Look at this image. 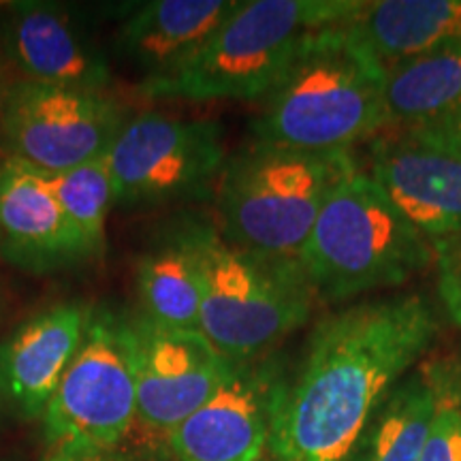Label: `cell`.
Segmentation results:
<instances>
[{
	"instance_id": "cell-1",
	"label": "cell",
	"mask_w": 461,
	"mask_h": 461,
	"mask_svg": "<svg viewBox=\"0 0 461 461\" xmlns=\"http://www.w3.org/2000/svg\"><path fill=\"white\" fill-rule=\"evenodd\" d=\"M440 321L420 293L370 297L325 314L274 414L276 461H350L378 408L423 359Z\"/></svg>"
},
{
	"instance_id": "cell-2",
	"label": "cell",
	"mask_w": 461,
	"mask_h": 461,
	"mask_svg": "<svg viewBox=\"0 0 461 461\" xmlns=\"http://www.w3.org/2000/svg\"><path fill=\"white\" fill-rule=\"evenodd\" d=\"M342 24L322 31L261 101L250 124L255 141L342 152L393 126L387 68Z\"/></svg>"
},
{
	"instance_id": "cell-3",
	"label": "cell",
	"mask_w": 461,
	"mask_h": 461,
	"mask_svg": "<svg viewBox=\"0 0 461 461\" xmlns=\"http://www.w3.org/2000/svg\"><path fill=\"white\" fill-rule=\"evenodd\" d=\"M177 233L199 269L201 333L227 361L272 355L310 321L319 297L299 258L244 250L205 221L184 222Z\"/></svg>"
},
{
	"instance_id": "cell-4",
	"label": "cell",
	"mask_w": 461,
	"mask_h": 461,
	"mask_svg": "<svg viewBox=\"0 0 461 461\" xmlns=\"http://www.w3.org/2000/svg\"><path fill=\"white\" fill-rule=\"evenodd\" d=\"M361 7V0H241L182 71L140 84L137 95L148 101H263L322 31Z\"/></svg>"
},
{
	"instance_id": "cell-5",
	"label": "cell",
	"mask_w": 461,
	"mask_h": 461,
	"mask_svg": "<svg viewBox=\"0 0 461 461\" xmlns=\"http://www.w3.org/2000/svg\"><path fill=\"white\" fill-rule=\"evenodd\" d=\"M322 302L402 286L434 265L431 240L370 176L357 169L330 194L299 255Z\"/></svg>"
},
{
	"instance_id": "cell-6",
	"label": "cell",
	"mask_w": 461,
	"mask_h": 461,
	"mask_svg": "<svg viewBox=\"0 0 461 461\" xmlns=\"http://www.w3.org/2000/svg\"><path fill=\"white\" fill-rule=\"evenodd\" d=\"M350 149L303 152L252 141L218 177L222 238L244 250L299 258L330 194L357 169Z\"/></svg>"
},
{
	"instance_id": "cell-7",
	"label": "cell",
	"mask_w": 461,
	"mask_h": 461,
	"mask_svg": "<svg viewBox=\"0 0 461 461\" xmlns=\"http://www.w3.org/2000/svg\"><path fill=\"white\" fill-rule=\"evenodd\" d=\"M48 461H71L113 451L137 425V391L129 314L92 305L84 342L45 406Z\"/></svg>"
},
{
	"instance_id": "cell-8",
	"label": "cell",
	"mask_w": 461,
	"mask_h": 461,
	"mask_svg": "<svg viewBox=\"0 0 461 461\" xmlns=\"http://www.w3.org/2000/svg\"><path fill=\"white\" fill-rule=\"evenodd\" d=\"M229 154L216 120L143 112L129 118L107 149L120 205H160L205 194Z\"/></svg>"
},
{
	"instance_id": "cell-9",
	"label": "cell",
	"mask_w": 461,
	"mask_h": 461,
	"mask_svg": "<svg viewBox=\"0 0 461 461\" xmlns=\"http://www.w3.org/2000/svg\"><path fill=\"white\" fill-rule=\"evenodd\" d=\"M129 113L107 95L17 82L0 103V135L9 158L60 173L101 157Z\"/></svg>"
},
{
	"instance_id": "cell-10",
	"label": "cell",
	"mask_w": 461,
	"mask_h": 461,
	"mask_svg": "<svg viewBox=\"0 0 461 461\" xmlns=\"http://www.w3.org/2000/svg\"><path fill=\"white\" fill-rule=\"evenodd\" d=\"M286 380L278 353L230 363L214 393L165 436L167 442L184 461L263 459Z\"/></svg>"
},
{
	"instance_id": "cell-11",
	"label": "cell",
	"mask_w": 461,
	"mask_h": 461,
	"mask_svg": "<svg viewBox=\"0 0 461 461\" xmlns=\"http://www.w3.org/2000/svg\"><path fill=\"white\" fill-rule=\"evenodd\" d=\"M129 322L137 425L149 436H167L214 393L230 361L201 331L160 327L140 310Z\"/></svg>"
},
{
	"instance_id": "cell-12",
	"label": "cell",
	"mask_w": 461,
	"mask_h": 461,
	"mask_svg": "<svg viewBox=\"0 0 461 461\" xmlns=\"http://www.w3.org/2000/svg\"><path fill=\"white\" fill-rule=\"evenodd\" d=\"M3 48L26 82L105 95L112 65L65 5L17 0L5 11Z\"/></svg>"
},
{
	"instance_id": "cell-13",
	"label": "cell",
	"mask_w": 461,
	"mask_h": 461,
	"mask_svg": "<svg viewBox=\"0 0 461 461\" xmlns=\"http://www.w3.org/2000/svg\"><path fill=\"white\" fill-rule=\"evenodd\" d=\"M0 257L31 274L88 261L48 176L9 157L0 163Z\"/></svg>"
},
{
	"instance_id": "cell-14",
	"label": "cell",
	"mask_w": 461,
	"mask_h": 461,
	"mask_svg": "<svg viewBox=\"0 0 461 461\" xmlns=\"http://www.w3.org/2000/svg\"><path fill=\"white\" fill-rule=\"evenodd\" d=\"M92 305L56 303L34 314L0 344V400L24 419H41L84 342Z\"/></svg>"
},
{
	"instance_id": "cell-15",
	"label": "cell",
	"mask_w": 461,
	"mask_h": 461,
	"mask_svg": "<svg viewBox=\"0 0 461 461\" xmlns=\"http://www.w3.org/2000/svg\"><path fill=\"white\" fill-rule=\"evenodd\" d=\"M367 171L428 240L461 233V158L423 146L400 129L374 137Z\"/></svg>"
},
{
	"instance_id": "cell-16",
	"label": "cell",
	"mask_w": 461,
	"mask_h": 461,
	"mask_svg": "<svg viewBox=\"0 0 461 461\" xmlns=\"http://www.w3.org/2000/svg\"><path fill=\"white\" fill-rule=\"evenodd\" d=\"M241 0H152L115 32V51L141 73V84L163 82L193 60Z\"/></svg>"
},
{
	"instance_id": "cell-17",
	"label": "cell",
	"mask_w": 461,
	"mask_h": 461,
	"mask_svg": "<svg viewBox=\"0 0 461 461\" xmlns=\"http://www.w3.org/2000/svg\"><path fill=\"white\" fill-rule=\"evenodd\" d=\"M344 31L384 68L461 48V0L363 3Z\"/></svg>"
},
{
	"instance_id": "cell-18",
	"label": "cell",
	"mask_w": 461,
	"mask_h": 461,
	"mask_svg": "<svg viewBox=\"0 0 461 461\" xmlns=\"http://www.w3.org/2000/svg\"><path fill=\"white\" fill-rule=\"evenodd\" d=\"M140 312L169 330L201 331V280L180 233L146 252L137 263Z\"/></svg>"
},
{
	"instance_id": "cell-19",
	"label": "cell",
	"mask_w": 461,
	"mask_h": 461,
	"mask_svg": "<svg viewBox=\"0 0 461 461\" xmlns=\"http://www.w3.org/2000/svg\"><path fill=\"white\" fill-rule=\"evenodd\" d=\"M434 417L425 367L403 376L357 442L350 461H420Z\"/></svg>"
},
{
	"instance_id": "cell-20",
	"label": "cell",
	"mask_w": 461,
	"mask_h": 461,
	"mask_svg": "<svg viewBox=\"0 0 461 461\" xmlns=\"http://www.w3.org/2000/svg\"><path fill=\"white\" fill-rule=\"evenodd\" d=\"M387 103L393 126H412L461 112V48L391 67Z\"/></svg>"
},
{
	"instance_id": "cell-21",
	"label": "cell",
	"mask_w": 461,
	"mask_h": 461,
	"mask_svg": "<svg viewBox=\"0 0 461 461\" xmlns=\"http://www.w3.org/2000/svg\"><path fill=\"white\" fill-rule=\"evenodd\" d=\"M58 203L82 241L86 257H99L105 250L107 218L115 203L112 169L107 152L73 169L45 173Z\"/></svg>"
},
{
	"instance_id": "cell-22",
	"label": "cell",
	"mask_w": 461,
	"mask_h": 461,
	"mask_svg": "<svg viewBox=\"0 0 461 461\" xmlns=\"http://www.w3.org/2000/svg\"><path fill=\"white\" fill-rule=\"evenodd\" d=\"M434 389V417L420 461H461V391L445 359L425 363Z\"/></svg>"
},
{
	"instance_id": "cell-23",
	"label": "cell",
	"mask_w": 461,
	"mask_h": 461,
	"mask_svg": "<svg viewBox=\"0 0 461 461\" xmlns=\"http://www.w3.org/2000/svg\"><path fill=\"white\" fill-rule=\"evenodd\" d=\"M436 288L447 319L461 330V233L431 241Z\"/></svg>"
},
{
	"instance_id": "cell-24",
	"label": "cell",
	"mask_w": 461,
	"mask_h": 461,
	"mask_svg": "<svg viewBox=\"0 0 461 461\" xmlns=\"http://www.w3.org/2000/svg\"><path fill=\"white\" fill-rule=\"evenodd\" d=\"M402 131L414 141L434 148L448 157L461 158V112L428 120V122L402 126Z\"/></svg>"
},
{
	"instance_id": "cell-25",
	"label": "cell",
	"mask_w": 461,
	"mask_h": 461,
	"mask_svg": "<svg viewBox=\"0 0 461 461\" xmlns=\"http://www.w3.org/2000/svg\"><path fill=\"white\" fill-rule=\"evenodd\" d=\"M137 451H140L141 461H184L169 447L165 436H149L137 442Z\"/></svg>"
},
{
	"instance_id": "cell-26",
	"label": "cell",
	"mask_w": 461,
	"mask_h": 461,
	"mask_svg": "<svg viewBox=\"0 0 461 461\" xmlns=\"http://www.w3.org/2000/svg\"><path fill=\"white\" fill-rule=\"evenodd\" d=\"M43 461H48V459H43ZM71 461H141V459H140V451H137V442L135 445H129V440H126L122 447L113 448V451L90 455V457L71 459Z\"/></svg>"
},
{
	"instance_id": "cell-27",
	"label": "cell",
	"mask_w": 461,
	"mask_h": 461,
	"mask_svg": "<svg viewBox=\"0 0 461 461\" xmlns=\"http://www.w3.org/2000/svg\"><path fill=\"white\" fill-rule=\"evenodd\" d=\"M447 363H448V370H451V376L455 380V384H457L459 391H461V342H459L457 353L447 357Z\"/></svg>"
},
{
	"instance_id": "cell-28",
	"label": "cell",
	"mask_w": 461,
	"mask_h": 461,
	"mask_svg": "<svg viewBox=\"0 0 461 461\" xmlns=\"http://www.w3.org/2000/svg\"><path fill=\"white\" fill-rule=\"evenodd\" d=\"M258 461H276V459L272 457V455H265V457H263V459H258Z\"/></svg>"
},
{
	"instance_id": "cell-29",
	"label": "cell",
	"mask_w": 461,
	"mask_h": 461,
	"mask_svg": "<svg viewBox=\"0 0 461 461\" xmlns=\"http://www.w3.org/2000/svg\"><path fill=\"white\" fill-rule=\"evenodd\" d=\"M0 77H3V67H0Z\"/></svg>"
}]
</instances>
